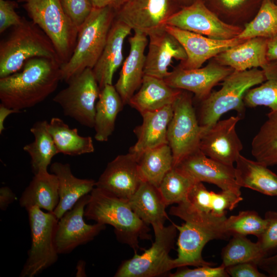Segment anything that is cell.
I'll use <instances>...</instances> for the list:
<instances>
[{"instance_id":"19","label":"cell","mask_w":277,"mask_h":277,"mask_svg":"<svg viewBox=\"0 0 277 277\" xmlns=\"http://www.w3.org/2000/svg\"><path fill=\"white\" fill-rule=\"evenodd\" d=\"M143 180L137 158L128 152L110 162L96 182V186L115 196L128 200L136 192Z\"/></svg>"},{"instance_id":"33","label":"cell","mask_w":277,"mask_h":277,"mask_svg":"<svg viewBox=\"0 0 277 277\" xmlns=\"http://www.w3.org/2000/svg\"><path fill=\"white\" fill-rule=\"evenodd\" d=\"M48 124L45 120L35 122L30 130L34 136V141L23 147V150L30 157L31 169L34 174L48 171L52 158L58 153L48 131Z\"/></svg>"},{"instance_id":"10","label":"cell","mask_w":277,"mask_h":277,"mask_svg":"<svg viewBox=\"0 0 277 277\" xmlns=\"http://www.w3.org/2000/svg\"><path fill=\"white\" fill-rule=\"evenodd\" d=\"M68 86L53 97L64 114L84 126L94 127L95 105L101 89L91 68L71 77Z\"/></svg>"},{"instance_id":"22","label":"cell","mask_w":277,"mask_h":277,"mask_svg":"<svg viewBox=\"0 0 277 277\" xmlns=\"http://www.w3.org/2000/svg\"><path fill=\"white\" fill-rule=\"evenodd\" d=\"M132 29L122 22L114 19L102 53L93 72L101 90L112 85L114 74L124 62L123 45Z\"/></svg>"},{"instance_id":"31","label":"cell","mask_w":277,"mask_h":277,"mask_svg":"<svg viewBox=\"0 0 277 277\" xmlns=\"http://www.w3.org/2000/svg\"><path fill=\"white\" fill-rule=\"evenodd\" d=\"M124 104L114 85H107L100 91L95 105V139L106 142L112 135L115 121Z\"/></svg>"},{"instance_id":"23","label":"cell","mask_w":277,"mask_h":277,"mask_svg":"<svg viewBox=\"0 0 277 277\" xmlns=\"http://www.w3.org/2000/svg\"><path fill=\"white\" fill-rule=\"evenodd\" d=\"M173 113V104L141 114L143 122L133 130L137 137L129 152L138 157L147 150L168 144L167 130Z\"/></svg>"},{"instance_id":"44","label":"cell","mask_w":277,"mask_h":277,"mask_svg":"<svg viewBox=\"0 0 277 277\" xmlns=\"http://www.w3.org/2000/svg\"><path fill=\"white\" fill-rule=\"evenodd\" d=\"M213 266H202L190 269L188 266L177 268L176 271L169 273L170 277H228L225 267L222 266L214 267Z\"/></svg>"},{"instance_id":"4","label":"cell","mask_w":277,"mask_h":277,"mask_svg":"<svg viewBox=\"0 0 277 277\" xmlns=\"http://www.w3.org/2000/svg\"><path fill=\"white\" fill-rule=\"evenodd\" d=\"M11 29L0 42V78L19 71L33 57L50 58L62 63L51 40L32 21L23 17L21 23Z\"/></svg>"},{"instance_id":"6","label":"cell","mask_w":277,"mask_h":277,"mask_svg":"<svg viewBox=\"0 0 277 277\" xmlns=\"http://www.w3.org/2000/svg\"><path fill=\"white\" fill-rule=\"evenodd\" d=\"M266 80L263 69L252 68L245 71L234 70L224 80L221 88L211 92L201 103L197 114L202 133L219 121L224 114L235 110L240 115L245 112L244 97L254 86Z\"/></svg>"},{"instance_id":"30","label":"cell","mask_w":277,"mask_h":277,"mask_svg":"<svg viewBox=\"0 0 277 277\" xmlns=\"http://www.w3.org/2000/svg\"><path fill=\"white\" fill-rule=\"evenodd\" d=\"M19 204L26 209L37 206L53 212L59 202L58 184L56 176L48 171L34 174L23 192Z\"/></svg>"},{"instance_id":"26","label":"cell","mask_w":277,"mask_h":277,"mask_svg":"<svg viewBox=\"0 0 277 277\" xmlns=\"http://www.w3.org/2000/svg\"><path fill=\"white\" fill-rule=\"evenodd\" d=\"M138 91L128 104L140 114L173 104L182 90L168 85L164 80L144 75Z\"/></svg>"},{"instance_id":"25","label":"cell","mask_w":277,"mask_h":277,"mask_svg":"<svg viewBox=\"0 0 277 277\" xmlns=\"http://www.w3.org/2000/svg\"><path fill=\"white\" fill-rule=\"evenodd\" d=\"M50 171L58 180L59 202L52 213L59 220L82 197L92 191L96 186V181L76 177L68 163L54 162L51 164Z\"/></svg>"},{"instance_id":"29","label":"cell","mask_w":277,"mask_h":277,"mask_svg":"<svg viewBox=\"0 0 277 277\" xmlns=\"http://www.w3.org/2000/svg\"><path fill=\"white\" fill-rule=\"evenodd\" d=\"M243 200L241 194L222 190L216 193L207 189L202 182L194 183L186 201L198 211L216 216H226Z\"/></svg>"},{"instance_id":"38","label":"cell","mask_w":277,"mask_h":277,"mask_svg":"<svg viewBox=\"0 0 277 277\" xmlns=\"http://www.w3.org/2000/svg\"><path fill=\"white\" fill-rule=\"evenodd\" d=\"M265 257L256 242H252L245 235L234 234L222 250L221 266L226 268L245 262H253L258 264Z\"/></svg>"},{"instance_id":"47","label":"cell","mask_w":277,"mask_h":277,"mask_svg":"<svg viewBox=\"0 0 277 277\" xmlns=\"http://www.w3.org/2000/svg\"><path fill=\"white\" fill-rule=\"evenodd\" d=\"M260 269L266 272L270 277H277V253L262 259L258 263Z\"/></svg>"},{"instance_id":"48","label":"cell","mask_w":277,"mask_h":277,"mask_svg":"<svg viewBox=\"0 0 277 277\" xmlns=\"http://www.w3.org/2000/svg\"><path fill=\"white\" fill-rule=\"evenodd\" d=\"M16 199V195L12 190L7 186H3L0 188V209L4 211L7 209L10 204Z\"/></svg>"},{"instance_id":"52","label":"cell","mask_w":277,"mask_h":277,"mask_svg":"<svg viewBox=\"0 0 277 277\" xmlns=\"http://www.w3.org/2000/svg\"><path fill=\"white\" fill-rule=\"evenodd\" d=\"M77 271L76 273V276H84L85 273V263L83 261H80L78 262L77 265Z\"/></svg>"},{"instance_id":"20","label":"cell","mask_w":277,"mask_h":277,"mask_svg":"<svg viewBox=\"0 0 277 277\" xmlns=\"http://www.w3.org/2000/svg\"><path fill=\"white\" fill-rule=\"evenodd\" d=\"M148 37L144 74L164 80L170 73L168 67L172 60L183 62L187 58L186 53L177 39L165 28Z\"/></svg>"},{"instance_id":"13","label":"cell","mask_w":277,"mask_h":277,"mask_svg":"<svg viewBox=\"0 0 277 277\" xmlns=\"http://www.w3.org/2000/svg\"><path fill=\"white\" fill-rule=\"evenodd\" d=\"M167 25L220 40L237 37L243 27L227 24L210 10L202 0L182 7L168 19Z\"/></svg>"},{"instance_id":"46","label":"cell","mask_w":277,"mask_h":277,"mask_svg":"<svg viewBox=\"0 0 277 277\" xmlns=\"http://www.w3.org/2000/svg\"><path fill=\"white\" fill-rule=\"evenodd\" d=\"M258 265L253 262H245L231 265L225 268L229 275L232 277H266L261 272Z\"/></svg>"},{"instance_id":"7","label":"cell","mask_w":277,"mask_h":277,"mask_svg":"<svg viewBox=\"0 0 277 277\" xmlns=\"http://www.w3.org/2000/svg\"><path fill=\"white\" fill-rule=\"evenodd\" d=\"M19 1L31 21L51 40L62 64L68 62L76 45L78 28L65 12L61 0Z\"/></svg>"},{"instance_id":"50","label":"cell","mask_w":277,"mask_h":277,"mask_svg":"<svg viewBox=\"0 0 277 277\" xmlns=\"http://www.w3.org/2000/svg\"><path fill=\"white\" fill-rule=\"evenodd\" d=\"M267 58L269 62H277V35L268 39Z\"/></svg>"},{"instance_id":"53","label":"cell","mask_w":277,"mask_h":277,"mask_svg":"<svg viewBox=\"0 0 277 277\" xmlns=\"http://www.w3.org/2000/svg\"><path fill=\"white\" fill-rule=\"evenodd\" d=\"M179 5L182 7L187 6L192 4L195 0H176Z\"/></svg>"},{"instance_id":"41","label":"cell","mask_w":277,"mask_h":277,"mask_svg":"<svg viewBox=\"0 0 277 277\" xmlns=\"http://www.w3.org/2000/svg\"><path fill=\"white\" fill-rule=\"evenodd\" d=\"M267 223L265 217L262 218L256 211L245 210L227 217L224 228L230 236L253 235L257 237L264 230Z\"/></svg>"},{"instance_id":"24","label":"cell","mask_w":277,"mask_h":277,"mask_svg":"<svg viewBox=\"0 0 277 277\" xmlns=\"http://www.w3.org/2000/svg\"><path fill=\"white\" fill-rule=\"evenodd\" d=\"M268 38L253 37L232 47L213 57L220 65L235 71L252 68L263 69L269 64L267 58Z\"/></svg>"},{"instance_id":"11","label":"cell","mask_w":277,"mask_h":277,"mask_svg":"<svg viewBox=\"0 0 277 277\" xmlns=\"http://www.w3.org/2000/svg\"><path fill=\"white\" fill-rule=\"evenodd\" d=\"M201 135L191 92L182 90L173 103V113L167 130L173 167L187 155L199 149Z\"/></svg>"},{"instance_id":"51","label":"cell","mask_w":277,"mask_h":277,"mask_svg":"<svg viewBox=\"0 0 277 277\" xmlns=\"http://www.w3.org/2000/svg\"><path fill=\"white\" fill-rule=\"evenodd\" d=\"M21 112V111L10 108L1 103L0 104V134L5 130L4 122L11 114Z\"/></svg>"},{"instance_id":"42","label":"cell","mask_w":277,"mask_h":277,"mask_svg":"<svg viewBox=\"0 0 277 277\" xmlns=\"http://www.w3.org/2000/svg\"><path fill=\"white\" fill-rule=\"evenodd\" d=\"M267 226L258 236L256 242L265 257L277 249V212L268 211L265 213Z\"/></svg>"},{"instance_id":"43","label":"cell","mask_w":277,"mask_h":277,"mask_svg":"<svg viewBox=\"0 0 277 277\" xmlns=\"http://www.w3.org/2000/svg\"><path fill=\"white\" fill-rule=\"evenodd\" d=\"M61 2L65 12L78 29L93 9L89 0H61Z\"/></svg>"},{"instance_id":"3","label":"cell","mask_w":277,"mask_h":277,"mask_svg":"<svg viewBox=\"0 0 277 277\" xmlns=\"http://www.w3.org/2000/svg\"><path fill=\"white\" fill-rule=\"evenodd\" d=\"M87 220L113 227L118 241L131 247L134 253L140 248L139 240L150 239V228L132 210L127 200L95 187L84 212Z\"/></svg>"},{"instance_id":"8","label":"cell","mask_w":277,"mask_h":277,"mask_svg":"<svg viewBox=\"0 0 277 277\" xmlns=\"http://www.w3.org/2000/svg\"><path fill=\"white\" fill-rule=\"evenodd\" d=\"M154 241L141 254L124 261L116 271L115 277H155L170 273L174 269L169 255L173 248L177 229L172 223L168 226L152 227Z\"/></svg>"},{"instance_id":"32","label":"cell","mask_w":277,"mask_h":277,"mask_svg":"<svg viewBox=\"0 0 277 277\" xmlns=\"http://www.w3.org/2000/svg\"><path fill=\"white\" fill-rule=\"evenodd\" d=\"M47 127L58 153L77 156L94 152L92 137L81 136L77 128H70L61 118H51Z\"/></svg>"},{"instance_id":"39","label":"cell","mask_w":277,"mask_h":277,"mask_svg":"<svg viewBox=\"0 0 277 277\" xmlns=\"http://www.w3.org/2000/svg\"><path fill=\"white\" fill-rule=\"evenodd\" d=\"M263 70L266 80L246 92L244 97L245 105L249 107L264 106L271 111L277 110V62H269Z\"/></svg>"},{"instance_id":"35","label":"cell","mask_w":277,"mask_h":277,"mask_svg":"<svg viewBox=\"0 0 277 277\" xmlns=\"http://www.w3.org/2000/svg\"><path fill=\"white\" fill-rule=\"evenodd\" d=\"M224 22L242 26L252 20L262 0H202ZM243 27V26H242Z\"/></svg>"},{"instance_id":"36","label":"cell","mask_w":277,"mask_h":277,"mask_svg":"<svg viewBox=\"0 0 277 277\" xmlns=\"http://www.w3.org/2000/svg\"><path fill=\"white\" fill-rule=\"evenodd\" d=\"M256 161L267 166L277 165V110L271 111L252 141Z\"/></svg>"},{"instance_id":"17","label":"cell","mask_w":277,"mask_h":277,"mask_svg":"<svg viewBox=\"0 0 277 277\" xmlns=\"http://www.w3.org/2000/svg\"><path fill=\"white\" fill-rule=\"evenodd\" d=\"M233 71L213 60L203 68L185 69L177 66L170 72L164 81L173 88L193 93L195 97L201 101L210 94L215 86Z\"/></svg>"},{"instance_id":"1","label":"cell","mask_w":277,"mask_h":277,"mask_svg":"<svg viewBox=\"0 0 277 277\" xmlns=\"http://www.w3.org/2000/svg\"><path fill=\"white\" fill-rule=\"evenodd\" d=\"M61 65L50 58L29 59L19 71L0 78L1 103L21 111L44 101L62 81Z\"/></svg>"},{"instance_id":"28","label":"cell","mask_w":277,"mask_h":277,"mask_svg":"<svg viewBox=\"0 0 277 277\" xmlns=\"http://www.w3.org/2000/svg\"><path fill=\"white\" fill-rule=\"evenodd\" d=\"M235 179L241 187L277 196V175L267 166L240 154L235 162Z\"/></svg>"},{"instance_id":"12","label":"cell","mask_w":277,"mask_h":277,"mask_svg":"<svg viewBox=\"0 0 277 277\" xmlns=\"http://www.w3.org/2000/svg\"><path fill=\"white\" fill-rule=\"evenodd\" d=\"M181 7L176 0H127L116 11L115 18L148 36L165 29Z\"/></svg>"},{"instance_id":"54","label":"cell","mask_w":277,"mask_h":277,"mask_svg":"<svg viewBox=\"0 0 277 277\" xmlns=\"http://www.w3.org/2000/svg\"><path fill=\"white\" fill-rule=\"evenodd\" d=\"M275 3H277V0H273Z\"/></svg>"},{"instance_id":"45","label":"cell","mask_w":277,"mask_h":277,"mask_svg":"<svg viewBox=\"0 0 277 277\" xmlns=\"http://www.w3.org/2000/svg\"><path fill=\"white\" fill-rule=\"evenodd\" d=\"M17 4L14 1L0 0V33L20 24L23 20L16 12Z\"/></svg>"},{"instance_id":"37","label":"cell","mask_w":277,"mask_h":277,"mask_svg":"<svg viewBox=\"0 0 277 277\" xmlns=\"http://www.w3.org/2000/svg\"><path fill=\"white\" fill-rule=\"evenodd\" d=\"M276 35L277 3L273 0H262L253 18L244 25L237 37L243 39L253 37L269 39Z\"/></svg>"},{"instance_id":"34","label":"cell","mask_w":277,"mask_h":277,"mask_svg":"<svg viewBox=\"0 0 277 277\" xmlns=\"http://www.w3.org/2000/svg\"><path fill=\"white\" fill-rule=\"evenodd\" d=\"M143 181L159 186L165 175L173 167V157L168 144L146 150L137 158Z\"/></svg>"},{"instance_id":"49","label":"cell","mask_w":277,"mask_h":277,"mask_svg":"<svg viewBox=\"0 0 277 277\" xmlns=\"http://www.w3.org/2000/svg\"><path fill=\"white\" fill-rule=\"evenodd\" d=\"M93 7H111L115 11L118 10L127 0H89Z\"/></svg>"},{"instance_id":"9","label":"cell","mask_w":277,"mask_h":277,"mask_svg":"<svg viewBox=\"0 0 277 277\" xmlns=\"http://www.w3.org/2000/svg\"><path fill=\"white\" fill-rule=\"evenodd\" d=\"M26 210L31 243L19 276L33 277L54 264L58 259L54 235L58 220L52 212H45L37 206Z\"/></svg>"},{"instance_id":"2","label":"cell","mask_w":277,"mask_h":277,"mask_svg":"<svg viewBox=\"0 0 277 277\" xmlns=\"http://www.w3.org/2000/svg\"><path fill=\"white\" fill-rule=\"evenodd\" d=\"M172 206L171 215L185 223L175 226L179 232L177 240V256L173 259V268L184 266H214L206 261L202 255L206 244L211 240L226 239L230 235L226 232V216H216L197 210L186 201Z\"/></svg>"},{"instance_id":"40","label":"cell","mask_w":277,"mask_h":277,"mask_svg":"<svg viewBox=\"0 0 277 277\" xmlns=\"http://www.w3.org/2000/svg\"><path fill=\"white\" fill-rule=\"evenodd\" d=\"M195 183L181 170L173 167L164 177L158 189L167 206L186 201Z\"/></svg>"},{"instance_id":"18","label":"cell","mask_w":277,"mask_h":277,"mask_svg":"<svg viewBox=\"0 0 277 277\" xmlns=\"http://www.w3.org/2000/svg\"><path fill=\"white\" fill-rule=\"evenodd\" d=\"M165 29L177 39L185 51L187 58L178 66L185 69L200 68L207 60L246 40L238 37L226 40L212 39L168 25Z\"/></svg>"},{"instance_id":"5","label":"cell","mask_w":277,"mask_h":277,"mask_svg":"<svg viewBox=\"0 0 277 277\" xmlns=\"http://www.w3.org/2000/svg\"><path fill=\"white\" fill-rule=\"evenodd\" d=\"M109 7L94 8L78 29L76 45L68 62L61 65L62 81L67 82L85 69H93L106 45L115 17Z\"/></svg>"},{"instance_id":"16","label":"cell","mask_w":277,"mask_h":277,"mask_svg":"<svg viewBox=\"0 0 277 277\" xmlns=\"http://www.w3.org/2000/svg\"><path fill=\"white\" fill-rule=\"evenodd\" d=\"M195 182L214 184L223 191L241 194L238 184L234 166H229L214 160L198 149L184 157L175 167Z\"/></svg>"},{"instance_id":"15","label":"cell","mask_w":277,"mask_h":277,"mask_svg":"<svg viewBox=\"0 0 277 277\" xmlns=\"http://www.w3.org/2000/svg\"><path fill=\"white\" fill-rule=\"evenodd\" d=\"M239 115L217 121L202 133L200 150L207 156L222 164L233 166L243 149L235 127Z\"/></svg>"},{"instance_id":"27","label":"cell","mask_w":277,"mask_h":277,"mask_svg":"<svg viewBox=\"0 0 277 277\" xmlns=\"http://www.w3.org/2000/svg\"><path fill=\"white\" fill-rule=\"evenodd\" d=\"M127 201L132 210L147 225L163 227L168 219L165 211L167 205L158 188L147 182L143 181Z\"/></svg>"},{"instance_id":"21","label":"cell","mask_w":277,"mask_h":277,"mask_svg":"<svg viewBox=\"0 0 277 277\" xmlns=\"http://www.w3.org/2000/svg\"><path fill=\"white\" fill-rule=\"evenodd\" d=\"M128 38L129 52L124 61L114 87L124 105L128 103L142 84L146 60L145 51L148 44L145 34L135 31Z\"/></svg>"},{"instance_id":"14","label":"cell","mask_w":277,"mask_h":277,"mask_svg":"<svg viewBox=\"0 0 277 277\" xmlns=\"http://www.w3.org/2000/svg\"><path fill=\"white\" fill-rule=\"evenodd\" d=\"M90 194L82 197L69 210L58 220L54 235V242L59 254H68L79 246L94 239L106 225L88 224L84 220L85 207Z\"/></svg>"}]
</instances>
